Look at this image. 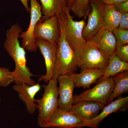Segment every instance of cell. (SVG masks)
Segmentation results:
<instances>
[{
	"label": "cell",
	"instance_id": "1",
	"mask_svg": "<svg viewBox=\"0 0 128 128\" xmlns=\"http://www.w3.org/2000/svg\"><path fill=\"white\" fill-rule=\"evenodd\" d=\"M22 32V28L18 23L12 25L6 32L3 46L15 63V69L12 73L15 84L24 82L32 86L36 84L32 78L34 75L27 66L25 50L20 45L18 40Z\"/></svg>",
	"mask_w": 128,
	"mask_h": 128
},
{
	"label": "cell",
	"instance_id": "2",
	"mask_svg": "<svg viewBox=\"0 0 128 128\" xmlns=\"http://www.w3.org/2000/svg\"><path fill=\"white\" fill-rule=\"evenodd\" d=\"M66 13L57 17L60 37L58 44L56 61L52 79L57 80L59 76L74 73L77 67L75 52L70 45L66 36L64 18Z\"/></svg>",
	"mask_w": 128,
	"mask_h": 128
},
{
	"label": "cell",
	"instance_id": "3",
	"mask_svg": "<svg viewBox=\"0 0 128 128\" xmlns=\"http://www.w3.org/2000/svg\"><path fill=\"white\" fill-rule=\"evenodd\" d=\"M48 82V84L42 86L44 90L42 98L35 99L38 110L37 122L41 127L48 121L58 108V82L57 80L52 79Z\"/></svg>",
	"mask_w": 128,
	"mask_h": 128
},
{
	"label": "cell",
	"instance_id": "4",
	"mask_svg": "<svg viewBox=\"0 0 128 128\" xmlns=\"http://www.w3.org/2000/svg\"><path fill=\"white\" fill-rule=\"evenodd\" d=\"M77 67L82 70L88 68L104 69L108 58L105 57L90 42L86 41L84 46L75 52Z\"/></svg>",
	"mask_w": 128,
	"mask_h": 128
},
{
	"label": "cell",
	"instance_id": "5",
	"mask_svg": "<svg viewBox=\"0 0 128 128\" xmlns=\"http://www.w3.org/2000/svg\"><path fill=\"white\" fill-rule=\"evenodd\" d=\"M114 86L112 77L98 82L91 89L73 96V104L82 101H91L107 105Z\"/></svg>",
	"mask_w": 128,
	"mask_h": 128
},
{
	"label": "cell",
	"instance_id": "6",
	"mask_svg": "<svg viewBox=\"0 0 128 128\" xmlns=\"http://www.w3.org/2000/svg\"><path fill=\"white\" fill-rule=\"evenodd\" d=\"M64 22L66 39L73 50L76 52L84 46L86 42L82 35L86 24L85 19L74 20L70 13V10L68 9L66 12Z\"/></svg>",
	"mask_w": 128,
	"mask_h": 128
},
{
	"label": "cell",
	"instance_id": "7",
	"mask_svg": "<svg viewBox=\"0 0 128 128\" xmlns=\"http://www.w3.org/2000/svg\"><path fill=\"white\" fill-rule=\"evenodd\" d=\"M30 21L27 30L20 34L19 38H22V46L25 50L30 52H34L38 50L36 44V39L34 37L35 26L42 17L41 5L37 0H30Z\"/></svg>",
	"mask_w": 128,
	"mask_h": 128
},
{
	"label": "cell",
	"instance_id": "8",
	"mask_svg": "<svg viewBox=\"0 0 128 128\" xmlns=\"http://www.w3.org/2000/svg\"><path fill=\"white\" fill-rule=\"evenodd\" d=\"M34 35L36 39L39 38L58 44L60 37L58 17L54 16L44 20L40 19L35 26Z\"/></svg>",
	"mask_w": 128,
	"mask_h": 128
},
{
	"label": "cell",
	"instance_id": "9",
	"mask_svg": "<svg viewBox=\"0 0 128 128\" xmlns=\"http://www.w3.org/2000/svg\"><path fill=\"white\" fill-rule=\"evenodd\" d=\"M36 44L43 56L46 66L45 74L39 78V81L48 82L53 77V72L56 61L58 44L51 43L43 40L37 38Z\"/></svg>",
	"mask_w": 128,
	"mask_h": 128
},
{
	"label": "cell",
	"instance_id": "10",
	"mask_svg": "<svg viewBox=\"0 0 128 128\" xmlns=\"http://www.w3.org/2000/svg\"><path fill=\"white\" fill-rule=\"evenodd\" d=\"M104 4L99 0H90L91 12L88 15L82 35L86 41L92 38L102 28V11Z\"/></svg>",
	"mask_w": 128,
	"mask_h": 128
},
{
	"label": "cell",
	"instance_id": "11",
	"mask_svg": "<svg viewBox=\"0 0 128 128\" xmlns=\"http://www.w3.org/2000/svg\"><path fill=\"white\" fill-rule=\"evenodd\" d=\"M128 97L119 96L116 100L105 105L102 112L93 119L82 122L78 128L89 127L97 128L101 122L108 115L114 112L124 111L128 108Z\"/></svg>",
	"mask_w": 128,
	"mask_h": 128
},
{
	"label": "cell",
	"instance_id": "12",
	"mask_svg": "<svg viewBox=\"0 0 128 128\" xmlns=\"http://www.w3.org/2000/svg\"><path fill=\"white\" fill-rule=\"evenodd\" d=\"M81 120L69 111L57 108L48 121L41 128H78L82 122Z\"/></svg>",
	"mask_w": 128,
	"mask_h": 128
},
{
	"label": "cell",
	"instance_id": "13",
	"mask_svg": "<svg viewBox=\"0 0 128 128\" xmlns=\"http://www.w3.org/2000/svg\"><path fill=\"white\" fill-rule=\"evenodd\" d=\"M58 101V108L69 111L73 105V91L75 85L69 75L60 76L57 79Z\"/></svg>",
	"mask_w": 128,
	"mask_h": 128
},
{
	"label": "cell",
	"instance_id": "14",
	"mask_svg": "<svg viewBox=\"0 0 128 128\" xmlns=\"http://www.w3.org/2000/svg\"><path fill=\"white\" fill-rule=\"evenodd\" d=\"M87 41L90 42L108 58L115 52L116 41L112 32L111 31L102 28Z\"/></svg>",
	"mask_w": 128,
	"mask_h": 128
},
{
	"label": "cell",
	"instance_id": "15",
	"mask_svg": "<svg viewBox=\"0 0 128 128\" xmlns=\"http://www.w3.org/2000/svg\"><path fill=\"white\" fill-rule=\"evenodd\" d=\"M41 86L38 83L29 86L24 82L15 84L13 90L18 93V97L24 102L28 113L33 114L37 109L34 97L40 90Z\"/></svg>",
	"mask_w": 128,
	"mask_h": 128
},
{
	"label": "cell",
	"instance_id": "16",
	"mask_svg": "<svg viewBox=\"0 0 128 128\" xmlns=\"http://www.w3.org/2000/svg\"><path fill=\"white\" fill-rule=\"evenodd\" d=\"M105 105L93 101H82L73 104L69 112L84 122L96 117Z\"/></svg>",
	"mask_w": 128,
	"mask_h": 128
},
{
	"label": "cell",
	"instance_id": "17",
	"mask_svg": "<svg viewBox=\"0 0 128 128\" xmlns=\"http://www.w3.org/2000/svg\"><path fill=\"white\" fill-rule=\"evenodd\" d=\"M104 69L88 68L82 70L80 73L69 75L73 80L76 87L89 89L92 84L97 82L103 75Z\"/></svg>",
	"mask_w": 128,
	"mask_h": 128
},
{
	"label": "cell",
	"instance_id": "18",
	"mask_svg": "<svg viewBox=\"0 0 128 128\" xmlns=\"http://www.w3.org/2000/svg\"><path fill=\"white\" fill-rule=\"evenodd\" d=\"M43 19L55 16L58 17L64 13L68 8V0H40Z\"/></svg>",
	"mask_w": 128,
	"mask_h": 128
},
{
	"label": "cell",
	"instance_id": "19",
	"mask_svg": "<svg viewBox=\"0 0 128 128\" xmlns=\"http://www.w3.org/2000/svg\"><path fill=\"white\" fill-rule=\"evenodd\" d=\"M128 70V63L121 60L114 53L108 58V64L104 69L103 75L98 80L97 82Z\"/></svg>",
	"mask_w": 128,
	"mask_h": 128
},
{
	"label": "cell",
	"instance_id": "20",
	"mask_svg": "<svg viewBox=\"0 0 128 128\" xmlns=\"http://www.w3.org/2000/svg\"><path fill=\"white\" fill-rule=\"evenodd\" d=\"M121 13L114 6L104 4L102 28L112 32L119 26Z\"/></svg>",
	"mask_w": 128,
	"mask_h": 128
},
{
	"label": "cell",
	"instance_id": "21",
	"mask_svg": "<svg viewBox=\"0 0 128 128\" xmlns=\"http://www.w3.org/2000/svg\"><path fill=\"white\" fill-rule=\"evenodd\" d=\"M114 86L108 100V104L128 91V71L123 72L112 77Z\"/></svg>",
	"mask_w": 128,
	"mask_h": 128
},
{
	"label": "cell",
	"instance_id": "22",
	"mask_svg": "<svg viewBox=\"0 0 128 128\" xmlns=\"http://www.w3.org/2000/svg\"><path fill=\"white\" fill-rule=\"evenodd\" d=\"M90 0H74L70 8L78 18L86 17L89 12Z\"/></svg>",
	"mask_w": 128,
	"mask_h": 128
},
{
	"label": "cell",
	"instance_id": "23",
	"mask_svg": "<svg viewBox=\"0 0 128 128\" xmlns=\"http://www.w3.org/2000/svg\"><path fill=\"white\" fill-rule=\"evenodd\" d=\"M14 82L12 72L9 68L0 67V87H6Z\"/></svg>",
	"mask_w": 128,
	"mask_h": 128
},
{
	"label": "cell",
	"instance_id": "24",
	"mask_svg": "<svg viewBox=\"0 0 128 128\" xmlns=\"http://www.w3.org/2000/svg\"><path fill=\"white\" fill-rule=\"evenodd\" d=\"M112 32L116 38L117 46L128 44V30L118 28Z\"/></svg>",
	"mask_w": 128,
	"mask_h": 128
},
{
	"label": "cell",
	"instance_id": "25",
	"mask_svg": "<svg viewBox=\"0 0 128 128\" xmlns=\"http://www.w3.org/2000/svg\"><path fill=\"white\" fill-rule=\"evenodd\" d=\"M114 53L121 60L128 63V44L116 46Z\"/></svg>",
	"mask_w": 128,
	"mask_h": 128
},
{
	"label": "cell",
	"instance_id": "26",
	"mask_svg": "<svg viewBox=\"0 0 128 128\" xmlns=\"http://www.w3.org/2000/svg\"><path fill=\"white\" fill-rule=\"evenodd\" d=\"M118 28L128 30V12L121 13Z\"/></svg>",
	"mask_w": 128,
	"mask_h": 128
},
{
	"label": "cell",
	"instance_id": "27",
	"mask_svg": "<svg viewBox=\"0 0 128 128\" xmlns=\"http://www.w3.org/2000/svg\"><path fill=\"white\" fill-rule=\"evenodd\" d=\"M114 6L117 10L120 13L128 12V0L117 3Z\"/></svg>",
	"mask_w": 128,
	"mask_h": 128
},
{
	"label": "cell",
	"instance_id": "28",
	"mask_svg": "<svg viewBox=\"0 0 128 128\" xmlns=\"http://www.w3.org/2000/svg\"><path fill=\"white\" fill-rule=\"evenodd\" d=\"M99 0L105 4L114 6L117 3L124 2L128 0Z\"/></svg>",
	"mask_w": 128,
	"mask_h": 128
},
{
	"label": "cell",
	"instance_id": "29",
	"mask_svg": "<svg viewBox=\"0 0 128 128\" xmlns=\"http://www.w3.org/2000/svg\"><path fill=\"white\" fill-rule=\"evenodd\" d=\"M20 1L25 7V9L26 10L27 12H29L30 11V8L28 6V0H20Z\"/></svg>",
	"mask_w": 128,
	"mask_h": 128
},
{
	"label": "cell",
	"instance_id": "30",
	"mask_svg": "<svg viewBox=\"0 0 128 128\" xmlns=\"http://www.w3.org/2000/svg\"><path fill=\"white\" fill-rule=\"evenodd\" d=\"M74 1V0H68V8L70 10L72 5L73 4Z\"/></svg>",
	"mask_w": 128,
	"mask_h": 128
},
{
	"label": "cell",
	"instance_id": "31",
	"mask_svg": "<svg viewBox=\"0 0 128 128\" xmlns=\"http://www.w3.org/2000/svg\"><path fill=\"white\" fill-rule=\"evenodd\" d=\"M1 101V98L0 97V102Z\"/></svg>",
	"mask_w": 128,
	"mask_h": 128
}]
</instances>
